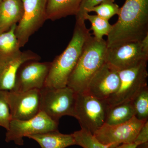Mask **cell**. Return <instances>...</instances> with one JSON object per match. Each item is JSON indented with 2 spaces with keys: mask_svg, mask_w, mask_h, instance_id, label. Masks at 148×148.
Segmentation results:
<instances>
[{
  "mask_svg": "<svg viewBox=\"0 0 148 148\" xmlns=\"http://www.w3.org/2000/svg\"><path fill=\"white\" fill-rule=\"evenodd\" d=\"M106 40L108 48L140 42L148 35V0H125Z\"/></svg>",
  "mask_w": 148,
  "mask_h": 148,
  "instance_id": "obj_1",
  "label": "cell"
},
{
  "mask_svg": "<svg viewBox=\"0 0 148 148\" xmlns=\"http://www.w3.org/2000/svg\"><path fill=\"white\" fill-rule=\"evenodd\" d=\"M85 21L76 20L71 40L64 51L51 62L44 87L60 88L67 86L69 77L86 42L91 36Z\"/></svg>",
  "mask_w": 148,
  "mask_h": 148,
  "instance_id": "obj_2",
  "label": "cell"
},
{
  "mask_svg": "<svg viewBox=\"0 0 148 148\" xmlns=\"http://www.w3.org/2000/svg\"><path fill=\"white\" fill-rule=\"evenodd\" d=\"M107 50L106 40L90 37L69 77L67 86L77 93L86 92L92 78L106 63Z\"/></svg>",
  "mask_w": 148,
  "mask_h": 148,
  "instance_id": "obj_3",
  "label": "cell"
},
{
  "mask_svg": "<svg viewBox=\"0 0 148 148\" xmlns=\"http://www.w3.org/2000/svg\"><path fill=\"white\" fill-rule=\"evenodd\" d=\"M40 111L56 121L65 116L75 117L77 93L68 87H44L40 90Z\"/></svg>",
  "mask_w": 148,
  "mask_h": 148,
  "instance_id": "obj_4",
  "label": "cell"
},
{
  "mask_svg": "<svg viewBox=\"0 0 148 148\" xmlns=\"http://www.w3.org/2000/svg\"><path fill=\"white\" fill-rule=\"evenodd\" d=\"M108 105L105 100L85 92L77 93L75 117L81 129L93 134L105 124Z\"/></svg>",
  "mask_w": 148,
  "mask_h": 148,
  "instance_id": "obj_5",
  "label": "cell"
},
{
  "mask_svg": "<svg viewBox=\"0 0 148 148\" xmlns=\"http://www.w3.org/2000/svg\"><path fill=\"white\" fill-rule=\"evenodd\" d=\"M147 61L119 71L120 85L117 90L107 100L109 107L132 101L143 88L147 86Z\"/></svg>",
  "mask_w": 148,
  "mask_h": 148,
  "instance_id": "obj_6",
  "label": "cell"
},
{
  "mask_svg": "<svg viewBox=\"0 0 148 148\" xmlns=\"http://www.w3.org/2000/svg\"><path fill=\"white\" fill-rule=\"evenodd\" d=\"M58 123L42 111L30 119L24 120L12 119L8 129L6 130V142H13L18 145H23L24 137L58 130Z\"/></svg>",
  "mask_w": 148,
  "mask_h": 148,
  "instance_id": "obj_7",
  "label": "cell"
},
{
  "mask_svg": "<svg viewBox=\"0 0 148 148\" xmlns=\"http://www.w3.org/2000/svg\"><path fill=\"white\" fill-rule=\"evenodd\" d=\"M47 1L22 0L24 12L15 29L20 47H24L30 37L40 28L47 20Z\"/></svg>",
  "mask_w": 148,
  "mask_h": 148,
  "instance_id": "obj_8",
  "label": "cell"
},
{
  "mask_svg": "<svg viewBox=\"0 0 148 148\" xmlns=\"http://www.w3.org/2000/svg\"><path fill=\"white\" fill-rule=\"evenodd\" d=\"M148 121L138 119L135 116L121 124H104L93 135L104 145L113 147L123 144L134 143L141 127Z\"/></svg>",
  "mask_w": 148,
  "mask_h": 148,
  "instance_id": "obj_9",
  "label": "cell"
},
{
  "mask_svg": "<svg viewBox=\"0 0 148 148\" xmlns=\"http://www.w3.org/2000/svg\"><path fill=\"white\" fill-rule=\"evenodd\" d=\"M148 52L140 42L125 43L108 48L106 63L117 71L123 70L147 61Z\"/></svg>",
  "mask_w": 148,
  "mask_h": 148,
  "instance_id": "obj_10",
  "label": "cell"
},
{
  "mask_svg": "<svg viewBox=\"0 0 148 148\" xmlns=\"http://www.w3.org/2000/svg\"><path fill=\"white\" fill-rule=\"evenodd\" d=\"M7 100L12 119L24 120L32 118L40 112V90L16 92L6 91Z\"/></svg>",
  "mask_w": 148,
  "mask_h": 148,
  "instance_id": "obj_11",
  "label": "cell"
},
{
  "mask_svg": "<svg viewBox=\"0 0 148 148\" xmlns=\"http://www.w3.org/2000/svg\"><path fill=\"white\" fill-rule=\"evenodd\" d=\"M51 62L30 61L25 62L18 69L12 90L24 92L32 89L40 90L44 87Z\"/></svg>",
  "mask_w": 148,
  "mask_h": 148,
  "instance_id": "obj_12",
  "label": "cell"
},
{
  "mask_svg": "<svg viewBox=\"0 0 148 148\" xmlns=\"http://www.w3.org/2000/svg\"><path fill=\"white\" fill-rule=\"evenodd\" d=\"M118 71L106 63L92 78L86 92L96 98L107 101L119 88Z\"/></svg>",
  "mask_w": 148,
  "mask_h": 148,
  "instance_id": "obj_13",
  "label": "cell"
},
{
  "mask_svg": "<svg viewBox=\"0 0 148 148\" xmlns=\"http://www.w3.org/2000/svg\"><path fill=\"white\" fill-rule=\"evenodd\" d=\"M40 59L39 55L30 50H20L13 55L0 58V91L13 89L17 71L22 64Z\"/></svg>",
  "mask_w": 148,
  "mask_h": 148,
  "instance_id": "obj_14",
  "label": "cell"
},
{
  "mask_svg": "<svg viewBox=\"0 0 148 148\" xmlns=\"http://www.w3.org/2000/svg\"><path fill=\"white\" fill-rule=\"evenodd\" d=\"M23 12L22 0H2L0 3V34L17 25Z\"/></svg>",
  "mask_w": 148,
  "mask_h": 148,
  "instance_id": "obj_15",
  "label": "cell"
},
{
  "mask_svg": "<svg viewBox=\"0 0 148 148\" xmlns=\"http://www.w3.org/2000/svg\"><path fill=\"white\" fill-rule=\"evenodd\" d=\"M27 138L35 140L41 148H66L76 145L73 134H62L58 130L29 135Z\"/></svg>",
  "mask_w": 148,
  "mask_h": 148,
  "instance_id": "obj_16",
  "label": "cell"
},
{
  "mask_svg": "<svg viewBox=\"0 0 148 148\" xmlns=\"http://www.w3.org/2000/svg\"><path fill=\"white\" fill-rule=\"evenodd\" d=\"M82 0H47V20L55 21L70 15H76Z\"/></svg>",
  "mask_w": 148,
  "mask_h": 148,
  "instance_id": "obj_17",
  "label": "cell"
},
{
  "mask_svg": "<svg viewBox=\"0 0 148 148\" xmlns=\"http://www.w3.org/2000/svg\"><path fill=\"white\" fill-rule=\"evenodd\" d=\"M135 116L132 101H128L109 107L105 123L110 125L121 124L128 121Z\"/></svg>",
  "mask_w": 148,
  "mask_h": 148,
  "instance_id": "obj_18",
  "label": "cell"
},
{
  "mask_svg": "<svg viewBox=\"0 0 148 148\" xmlns=\"http://www.w3.org/2000/svg\"><path fill=\"white\" fill-rule=\"evenodd\" d=\"M16 25L0 34V58L13 55L20 51L19 42L15 34Z\"/></svg>",
  "mask_w": 148,
  "mask_h": 148,
  "instance_id": "obj_19",
  "label": "cell"
},
{
  "mask_svg": "<svg viewBox=\"0 0 148 148\" xmlns=\"http://www.w3.org/2000/svg\"><path fill=\"white\" fill-rule=\"evenodd\" d=\"M83 19L88 20L91 23V27L90 30L93 32L94 37L97 39H103V37L108 36L110 32L112 25L109 22L108 20L102 18L97 15H91L88 13L85 14Z\"/></svg>",
  "mask_w": 148,
  "mask_h": 148,
  "instance_id": "obj_20",
  "label": "cell"
},
{
  "mask_svg": "<svg viewBox=\"0 0 148 148\" xmlns=\"http://www.w3.org/2000/svg\"><path fill=\"white\" fill-rule=\"evenodd\" d=\"M135 116L138 119L148 121V87L143 88L132 100Z\"/></svg>",
  "mask_w": 148,
  "mask_h": 148,
  "instance_id": "obj_21",
  "label": "cell"
},
{
  "mask_svg": "<svg viewBox=\"0 0 148 148\" xmlns=\"http://www.w3.org/2000/svg\"><path fill=\"white\" fill-rule=\"evenodd\" d=\"M76 144L83 148H109L100 143L90 132L81 129L73 133Z\"/></svg>",
  "mask_w": 148,
  "mask_h": 148,
  "instance_id": "obj_22",
  "label": "cell"
},
{
  "mask_svg": "<svg viewBox=\"0 0 148 148\" xmlns=\"http://www.w3.org/2000/svg\"><path fill=\"white\" fill-rule=\"evenodd\" d=\"M120 8L115 3V0H105L100 4L89 9L87 13L95 12L102 18L108 20L119 13Z\"/></svg>",
  "mask_w": 148,
  "mask_h": 148,
  "instance_id": "obj_23",
  "label": "cell"
},
{
  "mask_svg": "<svg viewBox=\"0 0 148 148\" xmlns=\"http://www.w3.org/2000/svg\"><path fill=\"white\" fill-rule=\"evenodd\" d=\"M7 91H0V126L8 129L11 117L7 100Z\"/></svg>",
  "mask_w": 148,
  "mask_h": 148,
  "instance_id": "obj_24",
  "label": "cell"
},
{
  "mask_svg": "<svg viewBox=\"0 0 148 148\" xmlns=\"http://www.w3.org/2000/svg\"><path fill=\"white\" fill-rule=\"evenodd\" d=\"M105 0H82L76 16V20H84V15L89 9L100 4ZM85 21V20H84Z\"/></svg>",
  "mask_w": 148,
  "mask_h": 148,
  "instance_id": "obj_25",
  "label": "cell"
},
{
  "mask_svg": "<svg viewBox=\"0 0 148 148\" xmlns=\"http://www.w3.org/2000/svg\"><path fill=\"white\" fill-rule=\"evenodd\" d=\"M134 143L138 145L148 143V121L141 127Z\"/></svg>",
  "mask_w": 148,
  "mask_h": 148,
  "instance_id": "obj_26",
  "label": "cell"
},
{
  "mask_svg": "<svg viewBox=\"0 0 148 148\" xmlns=\"http://www.w3.org/2000/svg\"><path fill=\"white\" fill-rule=\"evenodd\" d=\"M138 145L135 143H128V144H123L119 145L116 146L109 148H136Z\"/></svg>",
  "mask_w": 148,
  "mask_h": 148,
  "instance_id": "obj_27",
  "label": "cell"
},
{
  "mask_svg": "<svg viewBox=\"0 0 148 148\" xmlns=\"http://www.w3.org/2000/svg\"><path fill=\"white\" fill-rule=\"evenodd\" d=\"M140 42L144 50L148 52V35L145 37Z\"/></svg>",
  "mask_w": 148,
  "mask_h": 148,
  "instance_id": "obj_28",
  "label": "cell"
},
{
  "mask_svg": "<svg viewBox=\"0 0 148 148\" xmlns=\"http://www.w3.org/2000/svg\"><path fill=\"white\" fill-rule=\"evenodd\" d=\"M136 148H148V143L139 145Z\"/></svg>",
  "mask_w": 148,
  "mask_h": 148,
  "instance_id": "obj_29",
  "label": "cell"
},
{
  "mask_svg": "<svg viewBox=\"0 0 148 148\" xmlns=\"http://www.w3.org/2000/svg\"><path fill=\"white\" fill-rule=\"evenodd\" d=\"M2 1V0H0V3H1V2Z\"/></svg>",
  "mask_w": 148,
  "mask_h": 148,
  "instance_id": "obj_30",
  "label": "cell"
}]
</instances>
